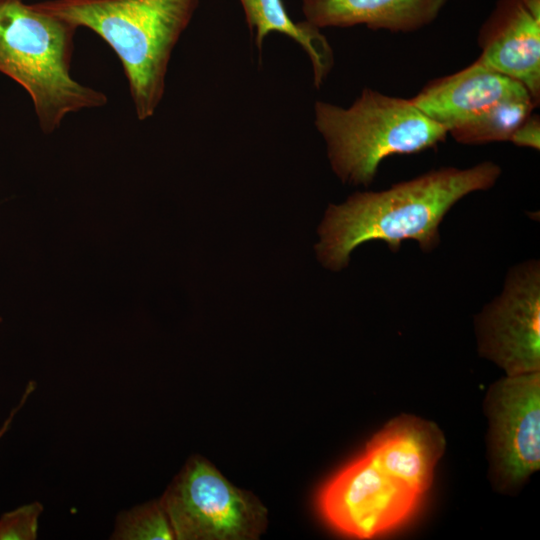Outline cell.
<instances>
[{
    "label": "cell",
    "instance_id": "obj_1",
    "mask_svg": "<svg viewBox=\"0 0 540 540\" xmlns=\"http://www.w3.org/2000/svg\"><path fill=\"white\" fill-rule=\"evenodd\" d=\"M501 174L497 163L483 161L468 168L433 169L381 191L356 192L327 208L318 230V258L339 271L356 247L373 240L392 252L413 240L431 252L440 245V225L452 207L471 193L491 189Z\"/></svg>",
    "mask_w": 540,
    "mask_h": 540
},
{
    "label": "cell",
    "instance_id": "obj_14",
    "mask_svg": "<svg viewBox=\"0 0 540 540\" xmlns=\"http://www.w3.org/2000/svg\"><path fill=\"white\" fill-rule=\"evenodd\" d=\"M539 104L531 99L503 101L485 112L448 130L456 142L465 145H482L509 141L516 128Z\"/></svg>",
    "mask_w": 540,
    "mask_h": 540
},
{
    "label": "cell",
    "instance_id": "obj_8",
    "mask_svg": "<svg viewBox=\"0 0 540 540\" xmlns=\"http://www.w3.org/2000/svg\"><path fill=\"white\" fill-rule=\"evenodd\" d=\"M477 350L506 375L540 371V262L508 270L501 292L474 317Z\"/></svg>",
    "mask_w": 540,
    "mask_h": 540
},
{
    "label": "cell",
    "instance_id": "obj_18",
    "mask_svg": "<svg viewBox=\"0 0 540 540\" xmlns=\"http://www.w3.org/2000/svg\"><path fill=\"white\" fill-rule=\"evenodd\" d=\"M0 322H1V317H0Z\"/></svg>",
    "mask_w": 540,
    "mask_h": 540
},
{
    "label": "cell",
    "instance_id": "obj_4",
    "mask_svg": "<svg viewBox=\"0 0 540 540\" xmlns=\"http://www.w3.org/2000/svg\"><path fill=\"white\" fill-rule=\"evenodd\" d=\"M314 124L323 136L334 173L346 184L369 186L381 162L392 155L415 154L448 136L409 99L371 88L347 108L317 101Z\"/></svg>",
    "mask_w": 540,
    "mask_h": 540
},
{
    "label": "cell",
    "instance_id": "obj_10",
    "mask_svg": "<svg viewBox=\"0 0 540 540\" xmlns=\"http://www.w3.org/2000/svg\"><path fill=\"white\" fill-rule=\"evenodd\" d=\"M527 98L535 100L520 82L476 59L453 74L431 80L410 100L448 131L498 103Z\"/></svg>",
    "mask_w": 540,
    "mask_h": 540
},
{
    "label": "cell",
    "instance_id": "obj_16",
    "mask_svg": "<svg viewBox=\"0 0 540 540\" xmlns=\"http://www.w3.org/2000/svg\"><path fill=\"white\" fill-rule=\"evenodd\" d=\"M43 505L34 501L0 516V540H34L38 536Z\"/></svg>",
    "mask_w": 540,
    "mask_h": 540
},
{
    "label": "cell",
    "instance_id": "obj_7",
    "mask_svg": "<svg viewBox=\"0 0 540 540\" xmlns=\"http://www.w3.org/2000/svg\"><path fill=\"white\" fill-rule=\"evenodd\" d=\"M420 497L363 452L321 486L316 504L322 518L340 534L371 539L406 521Z\"/></svg>",
    "mask_w": 540,
    "mask_h": 540
},
{
    "label": "cell",
    "instance_id": "obj_5",
    "mask_svg": "<svg viewBox=\"0 0 540 540\" xmlns=\"http://www.w3.org/2000/svg\"><path fill=\"white\" fill-rule=\"evenodd\" d=\"M160 501L176 540H254L267 527L262 502L200 455L186 461Z\"/></svg>",
    "mask_w": 540,
    "mask_h": 540
},
{
    "label": "cell",
    "instance_id": "obj_15",
    "mask_svg": "<svg viewBox=\"0 0 540 540\" xmlns=\"http://www.w3.org/2000/svg\"><path fill=\"white\" fill-rule=\"evenodd\" d=\"M110 539L174 540L175 535L168 515L158 498L119 512Z\"/></svg>",
    "mask_w": 540,
    "mask_h": 540
},
{
    "label": "cell",
    "instance_id": "obj_6",
    "mask_svg": "<svg viewBox=\"0 0 540 540\" xmlns=\"http://www.w3.org/2000/svg\"><path fill=\"white\" fill-rule=\"evenodd\" d=\"M483 408L489 480L495 491L511 495L540 467V371L499 379Z\"/></svg>",
    "mask_w": 540,
    "mask_h": 540
},
{
    "label": "cell",
    "instance_id": "obj_3",
    "mask_svg": "<svg viewBox=\"0 0 540 540\" xmlns=\"http://www.w3.org/2000/svg\"><path fill=\"white\" fill-rule=\"evenodd\" d=\"M76 30L23 0H0V72L28 92L45 133L70 113L107 103L105 94L70 73Z\"/></svg>",
    "mask_w": 540,
    "mask_h": 540
},
{
    "label": "cell",
    "instance_id": "obj_13",
    "mask_svg": "<svg viewBox=\"0 0 540 540\" xmlns=\"http://www.w3.org/2000/svg\"><path fill=\"white\" fill-rule=\"evenodd\" d=\"M250 30H255V44L261 48L270 32L283 33L295 40L308 54L314 74V85L319 88L334 64L333 50L320 32L306 20L294 22L282 0H240Z\"/></svg>",
    "mask_w": 540,
    "mask_h": 540
},
{
    "label": "cell",
    "instance_id": "obj_12",
    "mask_svg": "<svg viewBox=\"0 0 540 540\" xmlns=\"http://www.w3.org/2000/svg\"><path fill=\"white\" fill-rule=\"evenodd\" d=\"M448 0H302L305 20L317 28L365 25L410 33L431 24Z\"/></svg>",
    "mask_w": 540,
    "mask_h": 540
},
{
    "label": "cell",
    "instance_id": "obj_11",
    "mask_svg": "<svg viewBox=\"0 0 540 540\" xmlns=\"http://www.w3.org/2000/svg\"><path fill=\"white\" fill-rule=\"evenodd\" d=\"M446 439L432 421L401 414L367 442V453L385 472L421 496L431 487Z\"/></svg>",
    "mask_w": 540,
    "mask_h": 540
},
{
    "label": "cell",
    "instance_id": "obj_17",
    "mask_svg": "<svg viewBox=\"0 0 540 540\" xmlns=\"http://www.w3.org/2000/svg\"><path fill=\"white\" fill-rule=\"evenodd\" d=\"M509 141L518 147L540 149V117L531 113L513 132Z\"/></svg>",
    "mask_w": 540,
    "mask_h": 540
},
{
    "label": "cell",
    "instance_id": "obj_9",
    "mask_svg": "<svg viewBox=\"0 0 540 540\" xmlns=\"http://www.w3.org/2000/svg\"><path fill=\"white\" fill-rule=\"evenodd\" d=\"M477 60L540 100V0H498L478 33Z\"/></svg>",
    "mask_w": 540,
    "mask_h": 540
},
{
    "label": "cell",
    "instance_id": "obj_2",
    "mask_svg": "<svg viewBox=\"0 0 540 540\" xmlns=\"http://www.w3.org/2000/svg\"><path fill=\"white\" fill-rule=\"evenodd\" d=\"M201 0H48L44 13L103 38L119 57L139 120L151 117L164 91L168 63Z\"/></svg>",
    "mask_w": 540,
    "mask_h": 540
}]
</instances>
